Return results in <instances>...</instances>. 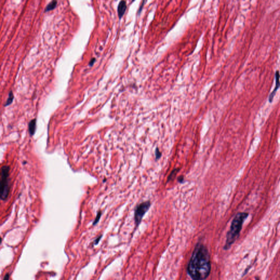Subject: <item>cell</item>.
Segmentation results:
<instances>
[{"instance_id":"6da1fadb","label":"cell","mask_w":280,"mask_h":280,"mask_svg":"<svg viewBox=\"0 0 280 280\" xmlns=\"http://www.w3.org/2000/svg\"><path fill=\"white\" fill-rule=\"evenodd\" d=\"M210 257L205 245L198 244L192 254L187 271L193 280H204L211 272Z\"/></svg>"},{"instance_id":"7a4b0ae2","label":"cell","mask_w":280,"mask_h":280,"mask_svg":"<svg viewBox=\"0 0 280 280\" xmlns=\"http://www.w3.org/2000/svg\"><path fill=\"white\" fill-rule=\"evenodd\" d=\"M249 214L246 212H239L235 216L231 224L230 230L227 235V239L224 249H229L239 236L240 232L244 220L248 217Z\"/></svg>"},{"instance_id":"3957f363","label":"cell","mask_w":280,"mask_h":280,"mask_svg":"<svg viewBox=\"0 0 280 280\" xmlns=\"http://www.w3.org/2000/svg\"><path fill=\"white\" fill-rule=\"evenodd\" d=\"M10 168L7 165L1 168V198L2 200L7 199L10 192Z\"/></svg>"},{"instance_id":"277c9868","label":"cell","mask_w":280,"mask_h":280,"mask_svg":"<svg viewBox=\"0 0 280 280\" xmlns=\"http://www.w3.org/2000/svg\"><path fill=\"white\" fill-rule=\"evenodd\" d=\"M150 201H147L140 203L137 206L135 210L134 219L137 226L141 223L144 215L148 211L151 207Z\"/></svg>"},{"instance_id":"5b68a950","label":"cell","mask_w":280,"mask_h":280,"mask_svg":"<svg viewBox=\"0 0 280 280\" xmlns=\"http://www.w3.org/2000/svg\"><path fill=\"white\" fill-rule=\"evenodd\" d=\"M275 76L276 86L275 88L273 90V91L270 94L269 96V102L270 103L273 102V100L275 96L276 92L280 87V72L278 71H276Z\"/></svg>"},{"instance_id":"8992f818","label":"cell","mask_w":280,"mask_h":280,"mask_svg":"<svg viewBox=\"0 0 280 280\" xmlns=\"http://www.w3.org/2000/svg\"><path fill=\"white\" fill-rule=\"evenodd\" d=\"M127 7V3L125 1H122L120 2L118 6V15L119 19H121L124 15Z\"/></svg>"},{"instance_id":"52a82bcc","label":"cell","mask_w":280,"mask_h":280,"mask_svg":"<svg viewBox=\"0 0 280 280\" xmlns=\"http://www.w3.org/2000/svg\"><path fill=\"white\" fill-rule=\"evenodd\" d=\"M36 119H34L31 120V121L29 123V133H30V134L31 136H33L34 134H35V130H36Z\"/></svg>"},{"instance_id":"ba28073f","label":"cell","mask_w":280,"mask_h":280,"mask_svg":"<svg viewBox=\"0 0 280 280\" xmlns=\"http://www.w3.org/2000/svg\"><path fill=\"white\" fill-rule=\"evenodd\" d=\"M56 5H57V1H53L50 2L47 6L46 9H45V12H49V11H50L52 10H54L56 7Z\"/></svg>"},{"instance_id":"9c48e42d","label":"cell","mask_w":280,"mask_h":280,"mask_svg":"<svg viewBox=\"0 0 280 280\" xmlns=\"http://www.w3.org/2000/svg\"><path fill=\"white\" fill-rule=\"evenodd\" d=\"M13 99H14V95H13V92L12 91H10V93H9L8 98L7 99L6 103H5V105L4 106H5V107L10 105L13 102Z\"/></svg>"},{"instance_id":"30bf717a","label":"cell","mask_w":280,"mask_h":280,"mask_svg":"<svg viewBox=\"0 0 280 280\" xmlns=\"http://www.w3.org/2000/svg\"><path fill=\"white\" fill-rule=\"evenodd\" d=\"M179 171L178 169H175L174 170H173L172 171V173H170V175H169V176L168 177V180H167V182H169L171 180H173V178L176 176V173H177V172Z\"/></svg>"},{"instance_id":"8fae6325","label":"cell","mask_w":280,"mask_h":280,"mask_svg":"<svg viewBox=\"0 0 280 280\" xmlns=\"http://www.w3.org/2000/svg\"><path fill=\"white\" fill-rule=\"evenodd\" d=\"M101 215V212H98L95 219L94 221L93 225H96V224L98 222V221L100 219Z\"/></svg>"},{"instance_id":"7c38bea8","label":"cell","mask_w":280,"mask_h":280,"mask_svg":"<svg viewBox=\"0 0 280 280\" xmlns=\"http://www.w3.org/2000/svg\"><path fill=\"white\" fill-rule=\"evenodd\" d=\"M161 152L159 151V149L158 148L157 149L156 151V159H159V158H161Z\"/></svg>"},{"instance_id":"4fadbf2b","label":"cell","mask_w":280,"mask_h":280,"mask_svg":"<svg viewBox=\"0 0 280 280\" xmlns=\"http://www.w3.org/2000/svg\"><path fill=\"white\" fill-rule=\"evenodd\" d=\"M95 60H96L95 58H92L91 60H90V61L89 63V66H92L94 64L95 62Z\"/></svg>"},{"instance_id":"5bb4252c","label":"cell","mask_w":280,"mask_h":280,"mask_svg":"<svg viewBox=\"0 0 280 280\" xmlns=\"http://www.w3.org/2000/svg\"><path fill=\"white\" fill-rule=\"evenodd\" d=\"M101 237H102V236H100L99 237H98V238L94 241V244L96 245V244H98V243L99 242V241H100V240L101 239Z\"/></svg>"},{"instance_id":"9a60e30c","label":"cell","mask_w":280,"mask_h":280,"mask_svg":"<svg viewBox=\"0 0 280 280\" xmlns=\"http://www.w3.org/2000/svg\"><path fill=\"white\" fill-rule=\"evenodd\" d=\"M9 279H10V274H7L5 276L4 278H3V280H9Z\"/></svg>"},{"instance_id":"2e32d148","label":"cell","mask_w":280,"mask_h":280,"mask_svg":"<svg viewBox=\"0 0 280 280\" xmlns=\"http://www.w3.org/2000/svg\"><path fill=\"white\" fill-rule=\"evenodd\" d=\"M178 180L179 182H180V183H182V182H183V181H184V177H183V176H180V177L178 178Z\"/></svg>"},{"instance_id":"e0dca14e","label":"cell","mask_w":280,"mask_h":280,"mask_svg":"<svg viewBox=\"0 0 280 280\" xmlns=\"http://www.w3.org/2000/svg\"><path fill=\"white\" fill-rule=\"evenodd\" d=\"M255 278H256V280H259V278L258 277H256Z\"/></svg>"}]
</instances>
